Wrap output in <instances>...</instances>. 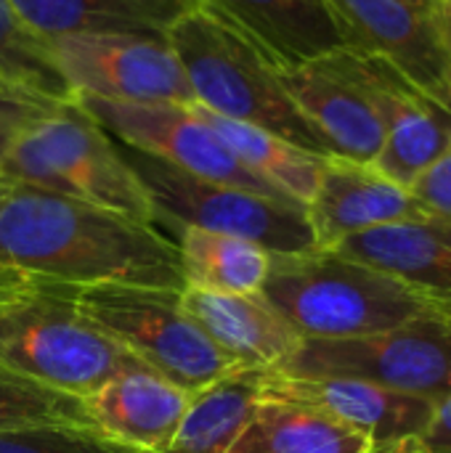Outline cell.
Segmentation results:
<instances>
[{
	"label": "cell",
	"instance_id": "cell-1",
	"mask_svg": "<svg viewBox=\"0 0 451 453\" xmlns=\"http://www.w3.org/2000/svg\"><path fill=\"white\" fill-rule=\"evenodd\" d=\"M0 265L74 289H183L178 247L157 226L24 183L0 196Z\"/></svg>",
	"mask_w": 451,
	"mask_h": 453
},
{
	"label": "cell",
	"instance_id": "cell-2",
	"mask_svg": "<svg viewBox=\"0 0 451 453\" xmlns=\"http://www.w3.org/2000/svg\"><path fill=\"white\" fill-rule=\"evenodd\" d=\"M0 366L88 398L120 372L144 364L90 321L74 287L27 281L0 292Z\"/></svg>",
	"mask_w": 451,
	"mask_h": 453
},
{
	"label": "cell",
	"instance_id": "cell-3",
	"mask_svg": "<svg viewBox=\"0 0 451 453\" xmlns=\"http://www.w3.org/2000/svg\"><path fill=\"white\" fill-rule=\"evenodd\" d=\"M165 40L189 80L197 106L271 130L306 151L332 157L327 141L292 104L279 69L234 27L194 5L167 29Z\"/></svg>",
	"mask_w": 451,
	"mask_h": 453
},
{
	"label": "cell",
	"instance_id": "cell-4",
	"mask_svg": "<svg viewBox=\"0 0 451 453\" xmlns=\"http://www.w3.org/2000/svg\"><path fill=\"white\" fill-rule=\"evenodd\" d=\"M260 292L303 340L364 337L428 316L417 292L332 250L271 255Z\"/></svg>",
	"mask_w": 451,
	"mask_h": 453
},
{
	"label": "cell",
	"instance_id": "cell-5",
	"mask_svg": "<svg viewBox=\"0 0 451 453\" xmlns=\"http://www.w3.org/2000/svg\"><path fill=\"white\" fill-rule=\"evenodd\" d=\"M0 175L157 226L152 199L117 141L74 98L61 101L8 149Z\"/></svg>",
	"mask_w": 451,
	"mask_h": 453
},
{
	"label": "cell",
	"instance_id": "cell-6",
	"mask_svg": "<svg viewBox=\"0 0 451 453\" xmlns=\"http://www.w3.org/2000/svg\"><path fill=\"white\" fill-rule=\"evenodd\" d=\"M181 292L106 284L77 289V300L90 321L138 364L189 393H199L242 366L202 332Z\"/></svg>",
	"mask_w": 451,
	"mask_h": 453
},
{
	"label": "cell",
	"instance_id": "cell-7",
	"mask_svg": "<svg viewBox=\"0 0 451 453\" xmlns=\"http://www.w3.org/2000/svg\"><path fill=\"white\" fill-rule=\"evenodd\" d=\"M120 151L146 188L157 223L165 220L175 228L191 226L242 236L260 244L271 255H298L316 250L306 204L197 178L122 143Z\"/></svg>",
	"mask_w": 451,
	"mask_h": 453
},
{
	"label": "cell",
	"instance_id": "cell-8",
	"mask_svg": "<svg viewBox=\"0 0 451 453\" xmlns=\"http://www.w3.org/2000/svg\"><path fill=\"white\" fill-rule=\"evenodd\" d=\"M274 372L362 380L441 403L451 395V329L428 311L423 319L364 337L303 340Z\"/></svg>",
	"mask_w": 451,
	"mask_h": 453
},
{
	"label": "cell",
	"instance_id": "cell-9",
	"mask_svg": "<svg viewBox=\"0 0 451 453\" xmlns=\"http://www.w3.org/2000/svg\"><path fill=\"white\" fill-rule=\"evenodd\" d=\"M72 96L130 104H194L189 80L165 37L82 32L48 40Z\"/></svg>",
	"mask_w": 451,
	"mask_h": 453
},
{
	"label": "cell",
	"instance_id": "cell-10",
	"mask_svg": "<svg viewBox=\"0 0 451 453\" xmlns=\"http://www.w3.org/2000/svg\"><path fill=\"white\" fill-rule=\"evenodd\" d=\"M72 98L122 146L144 151L197 178L290 199L253 175L229 151L194 104H130L90 96Z\"/></svg>",
	"mask_w": 451,
	"mask_h": 453
},
{
	"label": "cell",
	"instance_id": "cell-11",
	"mask_svg": "<svg viewBox=\"0 0 451 453\" xmlns=\"http://www.w3.org/2000/svg\"><path fill=\"white\" fill-rule=\"evenodd\" d=\"M335 53L346 72L367 90L383 119V149L372 165L409 188L451 149V106L383 58L351 48H338Z\"/></svg>",
	"mask_w": 451,
	"mask_h": 453
},
{
	"label": "cell",
	"instance_id": "cell-12",
	"mask_svg": "<svg viewBox=\"0 0 451 453\" xmlns=\"http://www.w3.org/2000/svg\"><path fill=\"white\" fill-rule=\"evenodd\" d=\"M346 48L383 58L451 106V72L436 8L412 0H324Z\"/></svg>",
	"mask_w": 451,
	"mask_h": 453
},
{
	"label": "cell",
	"instance_id": "cell-13",
	"mask_svg": "<svg viewBox=\"0 0 451 453\" xmlns=\"http://www.w3.org/2000/svg\"><path fill=\"white\" fill-rule=\"evenodd\" d=\"M263 393L314 406L340 425L367 435L372 446L420 441L436 411V403L428 398L343 377H287L266 372Z\"/></svg>",
	"mask_w": 451,
	"mask_h": 453
},
{
	"label": "cell",
	"instance_id": "cell-14",
	"mask_svg": "<svg viewBox=\"0 0 451 453\" xmlns=\"http://www.w3.org/2000/svg\"><path fill=\"white\" fill-rule=\"evenodd\" d=\"M282 85L332 157L375 162L383 149V119L367 90L346 72L338 53L279 69Z\"/></svg>",
	"mask_w": 451,
	"mask_h": 453
},
{
	"label": "cell",
	"instance_id": "cell-15",
	"mask_svg": "<svg viewBox=\"0 0 451 453\" xmlns=\"http://www.w3.org/2000/svg\"><path fill=\"white\" fill-rule=\"evenodd\" d=\"M316 250H332L369 228L425 218L409 188L391 180L372 162L327 157L314 196L306 204Z\"/></svg>",
	"mask_w": 451,
	"mask_h": 453
},
{
	"label": "cell",
	"instance_id": "cell-16",
	"mask_svg": "<svg viewBox=\"0 0 451 453\" xmlns=\"http://www.w3.org/2000/svg\"><path fill=\"white\" fill-rule=\"evenodd\" d=\"M191 395L152 369L133 366L104 382L82 403L98 435L133 451L167 453Z\"/></svg>",
	"mask_w": 451,
	"mask_h": 453
},
{
	"label": "cell",
	"instance_id": "cell-17",
	"mask_svg": "<svg viewBox=\"0 0 451 453\" xmlns=\"http://www.w3.org/2000/svg\"><path fill=\"white\" fill-rule=\"evenodd\" d=\"M197 5L245 35L276 69L346 48L324 0H197Z\"/></svg>",
	"mask_w": 451,
	"mask_h": 453
},
{
	"label": "cell",
	"instance_id": "cell-18",
	"mask_svg": "<svg viewBox=\"0 0 451 453\" xmlns=\"http://www.w3.org/2000/svg\"><path fill=\"white\" fill-rule=\"evenodd\" d=\"M186 311L202 332L242 369H279L303 342L300 332L263 297L183 287Z\"/></svg>",
	"mask_w": 451,
	"mask_h": 453
},
{
	"label": "cell",
	"instance_id": "cell-19",
	"mask_svg": "<svg viewBox=\"0 0 451 453\" xmlns=\"http://www.w3.org/2000/svg\"><path fill=\"white\" fill-rule=\"evenodd\" d=\"M332 252L369 265L423 300L451 297V220L417 218L348 236Z\"/></svg>",
	"mask_w": 451,
	"mask_h": 453
},
{
	"label": "cell",
	"instance_id": "cell-20",
	"mask_svg": "<svg viewBox=\"0 0 451 453\" xmlns=\"http://www.w3.org/2000/svg\"><path fill=\"white\" fill-rule=\"evenodd\" d=\"M45 42L82 32H138L165 37L197 0H11Z\"/></svg>",
	"mask_w": 451,
	"mask_h": 453
},
{
	"label": "cell",
	"instance_id": "cell-21",
	"mask_svg": "<svg viewBox=\"0 0 451 453\" xmlns=\"http://www.w3.org/2000/svg\"><path fill=\"white\" fill-rule=\"evenodd\" d=\"M372 441L324 411L260 393L253 417L226 453H369Z\"/></svg>",
	"mask_w": 451,
	"mask_h": 453
},
{
	"label": "cell",
	"instance_id": "cell-22",
	"mask_svg": "<svg viewBox=\"0 0 451 453\" xmlns=\"http://www.w3.org/2000/svg\"><path fill=\"white\" fill-rule=\"evenodd\" d=\"M197 109L202 111L207 125L218 133V138L229 146V151L253 175H258L263 183H268L279 194H284L300 204H308L327 157L306 151L271 130L213 114L202 106H197Z\"/></svg>",
	"mask_w": 451,
	"mask_h": 453
},
{
	"label": "cell",
	"instance_id": "cell-23",
	"mask_svg": "<svg viewBox=\"0 0 451 453\" xmlns=\"http://www.w3.org/2000/svg\"><path fill=\"white\" fill-rule=\"evenodd\" d=\"M266 369H237L191 395L167 453H226L263 393Z\"/></svg>",
	"mask_w": 451,
	"mask_h": 453
},
{
	"label": "cell",
	"instance_id": "cell-24",
	"mask_svg": "<svg viewBox=\"0 0 451 453\" xmlns=\"http://www.w3.org/2000/svg\"><path fill=\"white\" fill-rule=\"evenodd\" d=\"M175 247L181 257L183 287L205 292H260L271 263V252L250 239L202 231L191 226L178 228Z\"/></svg>",
	"mask_w": 451,
	"mask_h": 453
},
{
	"label": "cell",
	"instance_id": "cell-25",
	"mask_svg": "<svg viewBox=\"0 0 451 453\" xmlns=\"http://www.w3.org/2000/svg\"><path fill=\"white\" fill-rule=\"evenodd\" d=\"M37 427L93 430L82 398L37 385L0 366V433H21Z\"/></svg>",
	"mask_w": 451,
	"mask_h": 453
},
{
	"label": "cell",
	"instance_id": "cell-26",
	"mask_svg": "<svg viewBox=\"0 0 451 453\" xmlns=\"http://www.w3.org/2000/svg\"><path fill=\"white\" fill-rule=\"evenodd\" d=\"M0 80L69 101L72 90L53 64L51 48L16 13L11 0H0Z\"/></svg>",
	"mask_w": 451,
	"mask_h": 453
},
{
	"label": "cell",
	"instance_id": "cell-27",
	"mask_svg": "<svg viewBox=\"0 0 451 453\" xmlns=\"http://www.w3.org/2000/svg\"><path fill=\"white\" fill-rule=\"evenodd\" d=\"M0 453H141L125 449L96 430L37 427L21 433H0Z\"/></svg>",
	"mask_w": 451,
	"mask_h": 453
},
{
	"label": "cell",
	"instance_id": "cell-28",
	"mask_svg": "<svg viewBox=\"0 0 451 453\" xmlns=\"http://www.w3.org/2000/svg\"><path fill=\"white\" fill-rule=\"evenodd\" d=\"M61 101L43 93L27 90L21 85L0 80V162L8 149L37 122H43Z\"/></svg>",
	"mask_w": 451,
	"mask_h": 453
},
{
	"label": "cell",
	"instance_id": "cell-29",
	"mask_svg": "<svg viewBox=\"0 0 451 453\" xmlns=\"http://www.w3.org/2000/svg\"><path fill=\"white\" fill-rule=\"evenodd\" d=\"M409 191L425 215L451 220V149L409 186Z\"/></svg>",
	"mask_w": 451,
	"mask_h": 453
},
{
	"label": "cell",
	"instance_id": "cell-30",
	"mask_svg": "<svg viewBox=\"0 0 451 453\" xmlns=\"http://www.w3.org/2000/svg\"><path fill=\"white\" fill-rule=\"evenodd\" d=\"M420 446L428 453H451V395L436 403L433 419L420 435Z\"/></svg>",
	"mask_w": 451,
	"mask_h": 453
},
{
	"label": "cell",
	"instance_id": "cell-31",
	"mask_svg": "<svg viewBox=\"0 0 451 453\" xmlns=\"http://www.w3.org/2000/svg\"><path fill=\"white\" fill-rule=\"evenodd\" d=\"M436 16H439V27H441V37H444V48H447V58H449L451 72V0H439Z\"/></svg>",
	"mask_w": 451,
	"mask_h": 453
},
{
	"label": "cell",
	"instance_id": "cell-32",
	"mask_svg": "<svg viewBox=\"0 0 451 453\" xmlns=\"http://www.w3.org/2000/svg\"><path fill=\"white\" fill-rule=\"evenodd\" d=\"M27 281H32V279L21 276V273H19V271H13V268L0 265V292H5V289H16V287H21V284H27Z\"/></svg>",
	"mask_w": 451,
	"mask_h": 453
},
{
	"label": "cell",
	"instance_id": "cell-33",
	"mask_svg": "<svg viewBox=\"0 0 451 453\" xmlns=\"http://www.w3.org/2000/svg\"><path fill=\"white\" fill-rule=\"evenodd\" d=\"M369 453H428V451L420 446V441H404V443H393V446H377V449H372Z\"/></svg>",
	"mask_w": 451,
	"mask_h": 453
},
{
	"label": "cell",
	"instance_id": "cell-34",
	"mask_svg": "<svg viewBox=\"0 0 451 453\" xmlns=\"http://www.w3.org/2000/svg\"><path fill=\"white\" fill-rule=\"evenodd\" d=\"M425 303H428V311L436 319H441L451 329V297H444V300H425Z\"/></svg>",
	"mask_w": 451,
	"mask_h": 453
},
{
	"label": "cell",
	"instance_id": "cell-35",
	"mask_svg": "<svg viewBox=\"0 0 451 453\" xmlns=\"http://www.w3.org/2000/svg\"><path fill=\"white\" fill-rule=\"evenodd\" d=\"M412 3H417V5H425V8H436V5H439V0H412Z\"/></svg>",
	"mask_w": 451,
	"mask_h": 453
},
{
	"label": "cell",
	"instance_id": "cell-36",
	"mask_svg": "<svg viewBox=\"0 0 451 453\" xmlns=\"http://www.w3.org/2000/svg\"><path fill=\"white\" fill-rule=\"evenodd\" d=\"M8 188H11V180H5V178L0 175V196H3V194H5Z\"/></svg>",
	"mask_w": 451,
	"mask_h": 453
}]
</instances>
